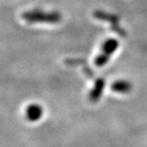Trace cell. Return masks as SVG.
Segmentation results:
<instances>
[{"mask_svg":"<svg viewBox=\"0 0 147 147\" xmlns=\"http://www.w3.org/2000/svg\"><path fill=\"white\" fill-rule=\"evenodd\" d=\"M111 89L113 92L121 93V94H127L129 93L132 90L131 82L126 81V80H119L113 82Z\"/></svg>","mask_w":147,"mask_h":147,"instance_id":"obj_5","label":"cell"},{"mask_svg":"<svg viewBox=\"0 0 147 147\" xmlns=\"http://www.w3.org/2000/svg\"><path fill=\"white\" fill-rule=\"evenodd\" d=\"M22 18L30 23H48L56 24L59 23L62 16L58 12H45L42 10H33L22 14Z\"/></svg>","mask_w":147,"mask_h":147,"instance_id":"obj_1","label":"cell"},{"mask_svg":"<svg viewBox=\"0 0 147 147\" xmlns=\"http://www.w3.org/2000/svg\"><path fill=\"white\" fill-rule=\"evenodd\" d=\"M119 47V42L114 38H109L104 42L101 50L102 52L98 55L95 59V64L97 67H104L110 59V57L114 53Z\"/></svg>","mask_w":147,"mask_h":147,"instance_id":"obj_2","label":"cell"},{"mask_svg":"<svg viewBox=\"0 0 147 147\" xmlns=\"http://www.w3.org/2000/svg\"><path fill=\"white\" fill-rule=\"evenodd\" d=\"M43 108L39 105H30L28 107L26 110V115L28 121H38L42 116H43Z\"/></svg>","mask_w":147,"mask_h":147,"instance_id":"obj_4","label":"cell"},{"mask_svg":"<svg viewBox=\"0 0 147 147\" xmlns=\"http://www.w3.org/2000/svg\"><path fill=\"white\" fill-rule=\"evenodd\" d=\"M93 16L95 18H97L98 20L109 22L111 24L112 29L114 31V32L118 33L120 36H126V32L123 30V28H121L120 25H119L120 20H119V17L117 15L113 14V13H107V12H104V11H100V10H98V11H95L93 13Z\"/></svg>","mask_w":147,"mask_h":147,"instance_id":"obj_3","label":"cell"},{"mask_svg":"<svg viewBox=\"0 0 147 147\" xmlns=\"http://www.w3.org/2000/svg\"><path fill=\"white\" fill-rule=\"evenodd\" d=\"M104 88H105V80L98 79L95 83V86H94V88L91 90L90 93V100L92 103L98 102L100 99V97L103 94Z\"/></svg>","mask_w":147,"mask_h":147,"instance_id":"obj_6","label":"cell"}]
</instances>
